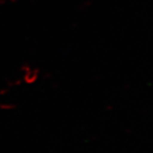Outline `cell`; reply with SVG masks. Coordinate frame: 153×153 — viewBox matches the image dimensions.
<instances>
[{
	"label": "cell",
	"instance_id": "obj_1",
	"mask_svg": "<svg viewBox=\"0 0 153 153\" xmlns=\"http://www.w3.org/2000/svg\"><path fill=\"white\" fill-rule=\"evenodd\" d=\"M21 79L19 80L28 85H32L35 84L39 79L40 70L31 65H23L21 68Z\"/></svg>",
	"mask_w": 153,
	"mask_h": 153
}]
</instances>
